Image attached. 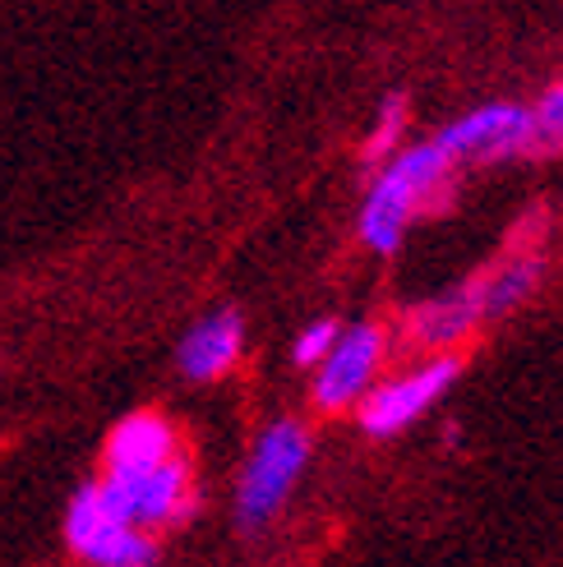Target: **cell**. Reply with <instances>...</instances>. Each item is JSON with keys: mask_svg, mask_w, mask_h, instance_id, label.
I'll return each instance as SVG.
<instances>
[{"mask_svg": "<svg viewBox=\"0 0 563 567\" xmlns=\"http://www.w3.org/2000/svg\"><path fill=\"white\" fill-rule=\"evenodd\" d=\"M453 157H448L434 138L426 144H411V148H398L379 181L365 194V208H360V240L370 245L375 254H392L407 236V221L416 213H426L430 204L453 189Z\"/></svg>", "mask_w": 563, "mask_h": 567, "instance_id": "cell-1", "label": "cell"}, {"mask_svg": "<svg viewBox=\"0 0 563 567\" xmlns=\"http://www.w3.org/2000/svg\"><path fill=\"white\" fill-rule=\"evenodd\" d=\"M309 466V434L305 424L296 420H277L259 434L255 452L240 471V485H236V522L240 530H264L282 503L291 498L300 471Z\"/></svg>", "mask_w": 563, "mask_h": 567, "instance_id": "cell-2", "label": "cell"}, {"mask_svg": "<svg viewBox=\"0 0 563 567\" xmlns=\"http://www.w3.org/2000/svg\"><path fill=\"white\" fill-rule=\"evenodd\" d=\"M65 545L89 567H153L157 558V540L106 503L98 480L79 485L65 507Z\"/></svg>", "mask_w": 563, "mask_h": 567, "instance_id": "cell-3", "label": "cell"}, {"mask_svg": "<svg viewBox=\"0 0 563 567\" xmlns=\"http://www.w3.org/2000/svg\"><path fill=\"white\" fill-rule=\"evenodd\" d=\"M98 485L106 494V503L116 507V513L139 526V530H149V526H176L194 513V485H190V466L185 457H172V462H162L153 471H102L98 475Z\"/></svg>", "mask_w": 563, "mask_h": 567, "instance_id": "cell-4", "label": "cell"}, {"mask_svg": "<svg viewBox=\"0 0 563 567\" xmlns=\"http://www.w3.org/2000/svg\"><path fill=\"white\" fill-rule=\"evenodd\" d=\"M462 374V360L458 355H434L426 360L420 370L411 374H398L392 383H379L360 396V430L370 434V439H392V434H402L411 430V424L426 415L439 396L458 383Z\"/></svg>", "mask_w": 563, "mask_h": 567, "instance_id": "cell-5", "label": "cell"}, {"mask_svg": "<svg viewBox=\"0 0 563 567\" xmlns=\"http://www.w3.org/2000/svg\"><path fill=\"white\" fill-rule=\"evenodd\" d=\"M434 144L453 162H503L536 153V121L518 102H485L458 116L453 125H443Z\"/></svg>", "mask_w": 563, "mask_h": 567, "instance_id": "cell-6", "label": "cell"}, {"mask_svg": "<svg viewBox=\"0 0 563 567\" xmlns=\"http://www.w3.org/2000/svg\"><path fill=\"white\" fill-rule=\"evenodd\" d=\"M383 360V328L379 323H351L337 337V347L324 355L315 374V402L324 411H342L360 402L375 383V370Z\"/></svg>", "mask_w": 563, "mask_h": 567, "instance_id": "cell-7", "label": "cell"}, {"mask_svg": "<svg viewBox=\"0 0 563 567\" xmlns=\"http://www.w3.org/2000/svg\"><path fill=\"white\" fill-rule=\"evenodd\" d=\"M485 291H490V272H471L462 287H453L448 296L407 309V319H402L407 342L426 347V351L458 347L462 337L475 332V323H485Z\"/></svg>", "mask_w": 563, "mask_h": 567, "instance_id": "cell-8", "label": "cell"}, {"mask_svg": "<svg viewBox=\"0 0 563 567\" xmlns=\"http://www.w3.org/2000/svg\"><path fill=\"white\" fill-rule=\"evenodd\" d=\"M240 347H245V319L236 315V309H213V315H204L181 337L176 370L194 383H208L217 374H227L240 360Z\"/></svg>", "mask_w": 563, "mask_h": 567, "instance_id": "cell-9", "label": "cell"}, {"mask_svg": "<svg viewBox=\"0 0 563 567\" xmlns=\"http://www.w3.org/2000/svg\"><path fill=\"white\" fill-rule=\"evenodd\" d=\"M172 457H181L172 420L157 415V411H134L106 434V466L102 471L130 475V471H153Z\"/></svg>", "mask_w": 563, "mask_h": 567, "instance_id": "cell-10", "label": "cell"}, {"mask_svg": "<svg viewBox=\"0 0 563 567\" xmlns=\"http://www.w3.org/2000/svg\"><path fill=\"white\" fill-rule=\"evenodd\" d=\"M545 272V259L541 254H518L513 264H503L499 272H490V291H485V319H499L518 309L531 291H536V281Z\"/></svg>", "mask_w": 563, "mask_h": 567, "instance_id": "cell-11", "label": "cell"}, {"mask_svg": "<svg viewBox=\"0 0 563 567\" xmlns=\"http://www.w3.org/2000/svg\"><path fill=\"white\" fill-rule=\"evenodd\" d=\"M407 121H411V97L402 93V89H392L383 102H379V111H375V134H370V144H365V162H392L398 157V144H402V130H407Z\"/></svg>", "mask_w": 563, "mask_h": 567, "instance_id": "cell-12", "label": "cell"}, {"mask_svg": "<svg viewBox=\"0 0 563 567\" xmlns=\"http://www.w3.org/2000/svg\"><path fill=\"white\" fill-rule=\"evenodd\" d=\"M531 121H536V153L563 148V79L531 106Z\"/></svg>", "mask_w": 563, "mask_h": 567, "instance_id": "cell-13", "label": "cell"}, {"mask_svg": "<svg viewBox=\"0 0 563 567\" xmlns=\"http://www.w3.org/2000/svg\"><path fill=\"white\" fill-rule=\"evenodd\" d=\"M337 337H342V323L337 319H315V323H305L300 337H296V364H324V355L337 347Z\"/></svg>", "mask_w": 563, "mask_h": 567, "instance_id": "cell-14", "label": "cell"}]
</instances>
